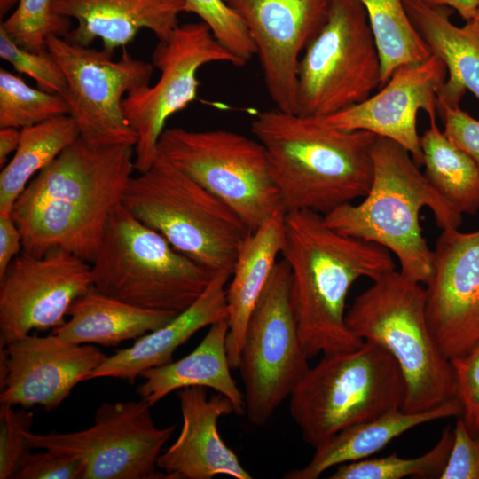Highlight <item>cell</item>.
I'll use <instances>...</instances> for the list:
<instances>
[{
	"instance_id": "12",
	"label": "cell",
	"mask_w": 479,
	"mask_h": 479,
	"mask_svg": "<svg viewBox=\"0 0 479 479\" xmlns=\"http://www.w3.org/2000/svg\"><path fill=\"white\" fill-rule=\"evenodd\" d=\"M213 62L244 66L201 20L179 25L167 40L159 41L152 53L159 79L129 92L122 100L124 117L137 137L134 163L138 173L154 161L167 121L197 98L199 70Z\"/></svg>"
},
{
	"instance_id": "20",
	"label": "cell",
	"mask_w": 479,
	"mask_h": 479,
	"mask_svg": "<svg viewBox=\"0 0 479 479\" xmlns=\"http://www.w3.org/2000/svg\"><path fill=\"white\" fill-rule=\"evenodd\" d=\"M183 420L176 441L157 459V467L170 479H212L227 475L252 479L237 455L225 444L217 423L235 412L232 402L216 393L208 397L206 388L185 387L177 390Z\"/></svg>"
},
{
	"instance_id": "41",
	"label": "cell",
	"mask_w": 479,
	"mask_h": 479,
	"mask_svg": "<svg viewBox=\"0 0 479 479\" xmlns=\"http://www.w3.org/2000/svg\"><path fill=\"white\" fill-rule=\"evenodd\" d=\"M22 249L20 231L11 215L0 214V279Z\"/></svg>"
},
{
	"instance_id": "8",
	"label": "cell",
	"mask_w": 479,
	"mask_h": 479,
	"mask_svg": "<svg viewBox=\"0 0 479 479\" xmlns=\"http://www.w3.org/2000/svg\"><path fill=\"white\" fill-rule=\"evenodd\" d=\"M91 265L92 287L129 304L177 314L216 273L176 250L121 203Z\"/></svg>"
},
{
	"instance_id": "45",
	"label": "cell",
	"mask_w": 479,
	"mask_h": 479,
	"mask_svg": "<svg viewBox=\"0 0 479 479\" xmlns=\"http://www.w3.org/2000/svg\"><path fill=\"white\" fill-rule=\"evenodd\" d=\"M474 20H476L479 21V9H478L477 14H476V16H475V18Z\"/></svg>"
},
{
	"instance_id": "32",
	"label": "cell",
	"mask_w": 479,
	"mask_h": 479,
	"mask_svg": "<svg viewBox=\"0 0 479 479\" xmlns=\"http://www.w3.org/2000/svg\"><path fill=\"white\" fill-rule=\"evenodd\" d=\"M69 114L59 94L35 89L10 71L0 69V127L23 129Z\"/></svg>"
},
{
	"instance_id": "24",
	"label": "cell",
	"mask_w": 479,
	"mask_h": 479,
	"mask_svg": "<svg viewBox=\"0 0 479 479\" xmlns=\"http://www.w3.org/2000/svg\"><path fill=\"white\" fill-rule=\"evenodd\" d=\"M228 320L212 324L199 345L183 358L149 368L140 375L137 388L142 400L150 406L173 391L185 387L212 389L226 397L236 414L245 412L244 394L231 374L227 352Z\"/></svg>"
},
{
	"instance_id": "42",
	"label": "cell",
	"mask_w": 479,
	"mask_h": 479,
	"mask_svg": "<svg viewBox=\"0 0 479 479\" xmlns=\"http://www.w3.org/2000/svg\"><path fill=\"white\" fill-rule=\"evenodd\" d=\"M433 6H443L456 11L467 22L474 20L479 9V0H423Z\"/></svg>"
},
{
	"instance_id": "2",
	"label": "cell",
	"mask_w": 479,
	"mask_h": 479,
	"mask_svg": "<svg viewBox=\"0 0 479 479\" xmlns=\"http://www.w3.org/2000/svg\"><path fill=\"white\" fill-rule=\"evenodd\" d=\"M281 255L290 268L289 299L307 357L360 346L364 341L346 324L348 293L360 278L373 281L394 271L390 252L335 232L319 213L293 210L285 214Z\"/></svg>"
},
{
	"instance_id": "3",
	"label": "cell",
	"mask_w": 479,
	"mask_h": 479,
	"mask_svg": "<svg viewBox=\"0 0 479 479\" xmlns=\"http://www.w3.org/2000/svg\"><path fill=\"white\" fill-rule=\"evenodd\" d=\"M251 131L265 149L286 212L324 216L368 192L374 134L276 107L258 113Z\"/></svg>"
},
{
	"instance_id": "14",
	"label": "cell",
	"mask_w": 479,
	"mask_h": 479,
	"mask_svg": "<svg viewBox=\"0 0 479 479\" xmlns=\"http://www.w3.org/2000/svg\"><path fill=\"white\" fill-rule=\"evenodd\" d=\"M45 46L65 75L64 98L80 137L97 145L135 146L137 137L124 117L122 100L129 92L150 84L153 65L127 51L114 60L111 51L56 35L47 37Z\"/></svg>"
},
{
	"instance_id": "40",
	"label": "cell",
	"mask_w": 479,
	"mask_h": 479,
	"mask_svg": "<svg viewBox=\"0 0 479 479\" xmlns=\"http://www.w3.org/2000/svg\"><path fill=\"white\" fill-rule=\"evenodd\" d=\"M437 110L444 122V133L479 169V120L459 106L437 103Z\"/></svg>"
},
{
	"instance_id": "37",
	"label": "cell",
	"mask_w": 479,
	"mask_h": 479,
	"mask_svg": "<svg viewBox=\"0 0 479 479\" xmlns=\"http://www.w3.org/2000/svg\"><path fill=\"white\" fill-rule=\"evenodd\" d=\"M457 397L462 405L460 415L469 432L479 436V342L467 352L451 359Z\"/></svg>"
},
{
	"instance_id": "31",
	"label": "cell",
	"mask_w": 479,
	"mask_h": 479,
	"mask_svg": "<svg viewBox=\"0 0 479 479\" xmlns=\"http://www.w3.org/2000/svg\"><path fill=\"white\" fill-rule=\"evenodd\" d=\"M453 441L452 429L443 430L437 443L426 453L412 459L397 453L379 459H365L337 466L331 479L440 478Z\"/></svg>"
},
{
	"instance_id": "23",
	"label": "cell",
	"mask_w": 479,
	"mask_h": 479,
	"mask_svg": "<svg viewBox=\"0 0 479 479\" xmlns=\"http://www.w3.org/2000/svg\"><path fill=\"white\" fill-rule=\"evenodd\" d=\"M403 1L431 54L447 69L437 103L459 106L467 90L479 100V21L472 20L458 27L451 21L450 8L433 6L423 0Z\"/></svg>"
},
{
	"instance_id": "1",
	"label": "cell",
	"mask_w": 479,
	"mask_h": 479,
	"mask_svg": "<svg viewBox=\"0 0 479 479\" xmlns=\"http://www.w3.org/2000/svg\"><path fill=\"white\" fill-rule=\"evenodd\" d=\"M130 145H92L78 137L36 174L11 216L22 236V252L52 248L91 263L109 218L122 203L135 169Z\"/></svg>"
},
{
	"instance_id": "9",
	"label": "cell",
	"mask_w": 479,
	"mask_h": 479,
	"mask_svg": "<svg viewBox=\"0 0 479 479\" xmlns=\"http://www.w3.org/2000/svg\"><path fill=\"white\" fill-rule=\"evenodd\" d=\"M157 153L229 205L251 232L286 213L263 145L216 129H165Z\"/></svg>"
},
{
	"instance_id": "4",
	"label": "cell",
	"mask_w": 479,
	"mask_h": 479,
	"mask_svg": "<svg viewBox=\"0 0 479 479\" xmlns=\"http://www.w3.org/2000/svg\"><path fill=\"white\" fill-rule=\"evenodd\" d=\"M371 158L373 178L363 200L341 205L324 220L341 234L385 247L397 256L404 277L426 284L433 250L420 226L421 209L428 208L442 230L459 228L463 215L437 193L401 145L376 136Z\"/></svg>"
},
{
	"instance_id": "16",
	"label": "cell",
	"mask_w": 479,
	"mask_h": 479,
	"mask_svg": "<svg viewBox=\"0 0 479 479\" xmlns=\"http://www.w3.org/2000/svg\"><path fill=\"white\" fill-rule=\"evenodd\" d=\"M244 22L275 107L296 113L301 57L326 21L332 0H224Z\"/></svg>"
},
{
	"instance_id": "25",
	"label": "cell",
	"mask_w": 479,
	"mask_h": 479,
	"mask_svg": "<svg viewBox=\"0 0 479 479\" xmlns=\"http://www.w3.org/2000/svg\"><path fill=\"white\" fill-rule=\"evenodd\" d=\"M285 214L274 216L245 240L226 289L227 352L232 370L239 367L247 326L285 241Z\"/></svg>"
},
{
	"instance_id": "29",
	"label": "cell",
	"mask_w": 479,
	"mask_h": 479,
	"mask_svg": "<svg viewBox=\"0 0 479 479\" xmlns=\"http://www.w3.org/2000/svg\"><path fill=\"white\" fill-rule=\"evenodd\" d=\"M420 137L424 175L432 187L460 214L479 210V169L439 129L436 114Z\"/></svg>"
},
{
	"instance_id": "21",
	"label": "cell",
	"mask_w": 479,
	"mask_h": 479,
	"mask_svg": "<svg viewBox=\"0 0 479 479\" xmlns=\"http://www.w3.org/2000/svg\"><path fill=\"white\" fill-rule=\"evenodd\" d=\"M53 12L74 18L77 26L64 37L90 46L100 39L103 49L113 52L134 40L142 29L167 40L185 12V0H52Z\"/></svg>"
},
{
	"instance_id": "43",
	"label": "cell",
	"mask_w": 479,
	"mask_h": 479,
	"mask_svg": "<svg viewBox=\"0 0 479 479\" xmlns=\"http://www.w3.org/2000/svg\"><path fill=\"white\" fill-rule=\"evenodd\" d=\"M21 137V130L12 127H4L0 130V166L1 169L8 162V157L17 150Z\"/></svg>"
},
{
	"instance_id": "26",
	"label": "cell",
	"mask_w": 479,
	"mask_h": 479,
	"mask_svg": "<svg viewBox=\"0 0 479 479\" xmlns=\"http://www.w3.org/2000/svg\"><path fill=\"white\" fill-rule=\"evenodd\" d=\"M461 414L462 405L459 398L422 412H407L402 409L388 412L341 430L315 448L314 454L306 466L287 472L283 478H318L333 467L367 459L393 439L415 427Z\"/></svg>"
},
{
	"instance_id": "28",
	"label": "cell",
	"mask_w": 479,
	"mask_h": 479,
	"mask_svg": "<svg viewBox=\"0 0 479 479\" xmlns=\"http://www.w3.org/2000/svg\"><path fill=\"white\" fill-rule=\"evenodd\" d=\"M79 137L69 114L21 129L19 146L0 173V214L11 215L32 178Z\"/></svg>"
},
{
	"instance_id": "33",
	"label": "cell",
	"mask_w": 479,
	"mask_h": 479,
	"mask_svg": "<svg viewBox=\"0 0 479 479\" xmlns=\"http://www.w3.org/2000/svg\"><path fill=\"white\" fill-rule=\"evenodd\" d=\"M51 4L52 0H19L0 28L22 48L43 52L49 35L65 36L70 31L69 19L53 12Z\"/></svg>"
},
{
	"instance_id": "22",
	"label": "cell",
	"mask_w": 479,
	"mask_h": 479,
	"mask_svg": "<svg viewBox=\"0 0 479 479\" xmlns=\"http://www.w3.org/2000/svg\"><path fill=\"white\" fill-rule=\"evenodd\" d=\"M232 272L218 271L201 294L165 326L118 349L91 373L90 379L112 377L133 383L149 368L172 361L177 349L200 329L228 318L226 288Z\"/></svg>"
},
{
	"instance_id": "11",
	"label": "cell",
	"mask_w": 479,
	"mask_h": 479,
	"mask_svg": "<svg viewBox=\"0 0 479 479\" xmlns=\"http://www.w3.org/2000/svg\"><path fill=\"white\" fill-rule=\"evenodd\" d=\"M290 281L287 263L277 262L243 339L238 369L244 413L257 427L269 421L310 368L290 303Z\"/></svg>"
},
{
	"instance_id": "39",
	"label": "cell",
	"mask_w": 479,
	"mask_h": 479,
	"mask_svg": "<svg viewBox=\"0 0 479 479\" xmlns=\"http://www.w3.org/2000/svg\"><path fill=\"white\" fill-rule=\"evenodd\" d=\"M453 441L440 479H479V436H473L461 416L452 428Z\"/></svg>"
},
{
	"instance_id": "13",
	"label": "cell",
	"mask_w": 479,
	"mask_h": 479,
	"mask_svg": "<svg viewBox=\"0 0 479 479\" xmlns=\"http://www.w3.org/2000/svg\"><path fill=\"white\" fill-rule=\"evenodd\" d=\"M146 402H104L90 427L74 432L27 433L29 446L68 453L81 460L82 479H170L157 459L177 424L156 426Z\"/></svg>"
},
{
	"instance_id": "19",
	"label": "cell",
	"mask_w": 479,
	"mask_h": 479,
	"mask_svg": "<svg viewBox=\"0 0 479 479\" xmlns=\"http://www.w3.org/2000/svg\"><path fill=\"white\" fill-rule=\"evenodd\" d=\"M447 79L444 62L431 54L422 62L401 66L380 90L364 101L324 118L344 130H365L404 147L422 165L417 116L436 114L437 96Z\"/></svg>"
},
{
	"instance_id": "44",
	"label": "cell",
	"mask_w": 479,
	"mask_h": 479,
	"mask_svg": "<svg viewBox=\"0 0 479 479\" xmlns=\"http://www.w3.org/2000/svg\"><path fill=\"white\" fill-rule=\"evenodd\" d=\"M19 0H0V16L3 18Z\"/></svg>"
},
{
	"instance_id": "34",
	"label": "cell",
	"mask_w": 479,
	"mask_h": 479,
	"mask_svg": "<svg viewBox=\"0 0 479 479\" xmlns=\"http://www.w3.org/2000/svg\"><path fill=\"white\" fill-rule=\"evenodd\" d=\"M185 12L196 14L220 43L244 65L256 55L244 22L224 0H185Z\"/></svg>"
},
{
	"instance_id": "5",
	"label": "cell",
	"mask_w": 479,
	"mask_h": 479,
	"mask_svg": "<svg viewBox=\"0 0 479 479\" xmlns=\"http://www.w3.org/2000/svg\"><path fill=\"white\" fill-rule=\"evenodd\" d=\"M345 319L354 334L385 349L398 365L405 383L403 411L422 412L458 398L452 362L430 329L420 283L399 271L387 272L355 299Z\"/></svg>"
},
{
	"instance_id": "6",
	"label": "cell",
	"mask_w": 479,
	"mask_h": 479,
	"mask_svg": "<svg viewBox=\"0 0 479 479\" xmlns=\"http://www.w3.org/2000/svg\"><path fill=\"white\" fill-rule=\"evenodd\" d=\"M122 204L176 250L215 272L232 273L252 232L229 205L158 153L147 170L131 177Z\"/></svg>"
},
{
	"instance_id": "30",
	"label": "cell",
	"mask_w": 479,
	"mask_h": 479,
	"mask_svg": "<svg viewBox=\"0 0 479 479\" xmlns=\"http://www.w3.org/2000/svg\"><path fill=\"white\" fill-rule=\"evenodd\" d=\"M358 1L366 12L381 59L380 88L399 67L422 62L431 55L403 0Z\"/></svg>"
},
{
	"instance_id": "17",
	"label": "cell",
	"mask_w": 479,
	"mask_h": 479,
	"mask_svg": "<svg viewBox=\"0 0 479 479\" xmlns=\"http://www.w3.org/2000/svg\"><path fill=\"white\" fill-rule=\"evenodd\" d=\"M425 285L427 318L442 353L450 360L465 354L479 342V230H442Z\"/></svg>"
},
{
	"instance_id": "38",
	"label": "cell",
	"mask_w": 479,
	"mask_h": 479,
	"mask_svg": "<svg viewBox=\"0 0 479 479\" xmlns=\"http://www.w3.org/2000/svg\"><path fill=\"white\" fill-rule=\"evenodd\" d=\"M83 472L84 467L79 459L63 452L45 449L41 452H29L14 478L82 479Z\"/></svg>"
},
{
	"instance_id": "10",
	"label": "cell",
	"mask_w": 479,
	"mask_h": 479,
	"mask_svg": "<svg viewBox=\"0 0 479 479\" xmlns=\"http://www.w3.org/2000/svg\"><path fill=\"white\" fill-rule=\"evenodd\" d=\"M381 82V59L363 4L332 0L299 62L296 114L326 118L364 101Z\"/></svg>"
},
{
	"instance_id": "15",
	"label": "cell",
	"mask_w": 479,
	"mask_h": 479,
	"mask_svg": "<svg viewBox=\"0 0 479 479\" xmlns=\"http://www.w3.org/2000/svg\"><path fill=\"white\" fill-rule=\"evenodd\" d=\"M92 287L91 265L60 248L21 252L0 279V345L54 329L74 302Z\"/></svg>"
},
{
	"instance_id": "36",
	"label": "cell",
	"mask_w": 479,
	"mask_h": 479,
	"mask_svg": "<svg viewBox=\"0 0 479 479\" xmlns=\"http://www.w3.org/2000/svg\"><path fill=\"white\" fill-rule=\"evenodd\" d=\"M34 414L15 412L12 405H0V479L14 478L25 457L30 452L27 433Z\"/></svg>"
},
{
	"instance_id": "35",
	"label": "cell",
	"mask_w": 479,
	"mask_h": 479,
	"mask_svg": "<svg viewBox=\"0 0 479 479\" xmlns=\"http://www.w3.org/2000/svg\"><path fill=\"white\" fill-rule=\"evenodd\" d=\"M0 57L17 72L35 80L39 89L65 97L67 89L65 75L47 50L43 52L27 51L0 28Z\"/></svg>"
},
{
	"instance_id": "27",
	"label": "cell",
	"mask_w": 479,
	"mask_h": 479,
	"mask_svg": "<svg viewBox=\"0 0 479 479\" xmlns=\"http://www.w3.org/2000/svg\"><path fill=\"white\" fill-rule=\"evenodd\" d=\"M176 315L137 307L91 287L71 305L69 319L51 333L76 344L116 346L165 326Z\"/></svg>"
},
{
	"instance_id": "18",
	"label": "cell",
	"mask_w": 479,
	"mask_h": 479,
	"mask_svg": "<svg viewBox=\"0 0 479 479\" xmlns=\"http://www.w3.org/2000/svg\"><path fill=\"white\" fill-rule=\"evenodd\" d=\"M106 358L91 344L73 343L52 333L29 334L0 345V404L55 409Z\"/></svg>"
},
{
	"instance_id": "7",
	"label": "cell",
	"mask_w": 479,
	"mask_h": 479,
	"mask_svg": "<svg viewBox=\"0 0 479 479\" xmlns=\"http://www.w3.org/2000/svg\"><path fill=\"white\" fill-rule=\"evenodd\" d=\"M289 398L293 420L315 449L346 428L402 409L405 383L393 357L364 341L353 349L323 355Z\"/></svg>"
}]
</instances>
